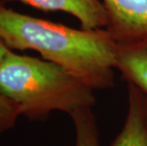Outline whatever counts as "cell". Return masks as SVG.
I'll return each instance as SVG.
<instances>
[{"label": "cell", "mask_w": 147, "mask_h": 146, "mask_svg": "<svg viewBox=\"0 0 147 146\" xmlns=\"http://www.w3.org/2000/svg\"><path fill=\"white\" fill-rule=\"evenodd\" d=\"M108 12L106 30L117 40L147 33V0H102Z\"/></svg>", "instance_id": "cell-3"}, {"label": "cell", "mask_w": 147, "mask_h": 146, "mask_svg": "<svg viewBox=\"0 0 147 146\" xmlns=\"http://www.w3.org/2000/svg\"><path fill=\"white\" fill-rule=\"evenodd\" d=\"M11 51H12L11 49L5 44V42L3 41L1 38H0V65L4 62V60L7 58V56Z\"/></svg>", "instance_id": "cell-9"}, {"label": "cell", "mask_w": 147, "mask_h": 146, "mask_svg": "<svg viewBox=\"0 0 147 146\" xmlns=\"http://www.w3.org/2000/svg\"><path fill=\"white\" fill-rule=\"evenodd\" d=\"M75 127V146H100L99 131L92 108L79 110L70 116Z\"/></svg>", "instance_id": "cell-7"}, {"label": "cell", "mask_w": 147, "mask_h": 146, "mask_svg": "<svg viewBox=\"0 0 147 146\" xmlns=\"http://www.w3.org/2000/svg\"><path fill=\"white\" fill-rule=\"evenodd\" d=\"M115 69L147 95V33L116 41Z\"/></svg>", "instance_id": "cell-4"}, {"label": "cell", "mask_w": 147, "mask_h": 146, "mask_svg": "<svg viewBox=\"0 0 147 146\" xmlns=\"http://www.w3.org/2000/svg\"><path fill=\"white\" fill-rule=\"evenodd\" d=\"M127 87L126 119L110 146H147V95L132 83Z\"/></svg>", "instance_id": "cell-6"}, {"label": "cell", "mask_w": 147, "mask_h": 146, "mask_svg": "<svg viewBox=\"0 0 147 146\" xmlns=\"http://www.w3.org/2000/svg\"><path fill=\"white\" fill-rule=\"evenodd\" d=\"M21 116L16 102L0 93V134L11 129Z\"/></svg>", "instance_id": "cell-8"}, {"label": "cell", "mask_w": 147, "mask_h": 146, "mask_svg": "<svg viewBox=\"0 0 147 146\" xmlns=\"http://www.w3.org/2000/svg\"><path fill=\"white\" fill-rule=\"evenodd\" d=\"M0 38L11 50L39 52L94 90L114 85L116 40L106 29H72L20 13L2 2Z\"/></svg>", "instance_id": "cell-1"}, {"label": "cell", "mask_w": 147, "mask_h": 146, "mask_svg": "<svg viewBox=\"0 0 147 146\" xmlns=\"http://www.w3.org/2000/svg\"><path fill=\"white\" fill-rule=\"evenodd\" d=\"M3 2H21L41 11H60L73 15L84 30L106 29L109 18L102 0H3Z\"/></svg>", "instance_id": "cell-5"}, {"label": "cell", "mask_w": 147, "mask_h": 146, "mask_svg": "<svg viewBox=\"0 0 147 146\" xmlns=\"http://www.w3.org/2000/svg\"><path fill=\"white\" fill-rule=\"evenodd\" d=\"M0 93L32 122H45L53 111L71 116L96 102L94 89L64 67L13 51L0 65Z\"/></svg>", "instance_id": "cell-2"}, {"label": "cell", "mask_w": 147, "mask_h": 146, "mask_svg": "<svg viewBox=\"0 0 147 146\" xmlns=\"http://www.w3.org/2000/svg\"><path fill=\"white\" fill-rule=\"evenodd\" d=\"M3 2V0H0V3H2Z\"/></svg>", "instance_id": "cell-10"}]
</instances>
